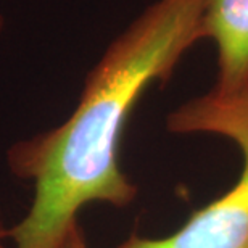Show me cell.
<instances>
[{"instance_id":"5b68a950","label":"cell","mask_w":248,"mask_h":248,"mask_svg":"<svg viewBox=\"0 0 248 248\" xmlns=\"http://www.w3.org/2000/svg\"><path fill=\"white\" fill-rule=\"evenodd\" d=\"M2 31H3V16L0 15V34H2Z\"/></svg>"},{"instance_id":"6da1fadb","label":"cell","mask_w":248,"mask_h":248,"mask_svg":"<svg viewBox=\"0 0 248 248\" xmlns=\"http://www.w3.org/2000/svg\"><path fill=\"white\" fill-rule=\"evenodd\" d=\"M203 3H152L91 69L68 120L8 147V171L31 182L32 202L13 227L0 226V244L60 248L84 206L126 208L136 200L137 187L120 166L124 126L142 93L153 82L168 81L182 55L202 39Z\"/></svg>"},{"instance_id":"3957f363","label":"cell","mask_w":248,"mask_h":248,"mask_svg":"<svg viewBox=\"0 0 248 248\" xmlns=\"http://www.w3.org/2000/svg\"><path fill=\"white\" fill-rule=\"evenodd\" d=\"M200 32L217 48L215 91L235 93L248 89V0H205Z\"/></svg>"},{"instance_id":"277c9868","label":"cell","mask_w":248,"mask_h":248,"mask_svg":"<svg viewBox=\"0 0 248 248\" xmlns=\"http://www.w3.org/2000/svg\"><path fill=\"white\" fill-rule=\"evenodd\" d=\"M60 248H89L86 237H84V231L81 224H74L71 229H69L66 239L63 240V244Z\"/></svg>"},{"instance_id":"7a4b0ae2","label":"cell","mask_w":248,"mask_h":248,"mask_svg":"<svg viewBox=\"0 0 248 248\" xmlns=\"http://www.w3.org/2000/svg\"><path fill=\"white\" fill-rule=\"evenodd\" d=\"M168 129L231 139L244 156L240 177L229 192L193 213L174 234L165 239L131 235L118 248H248V89L235 93L213 89L172 111Z\"/></svg>"},{"instance_id":"8992f818","label":"cell","mask_w":248,"mask_h":248,"mask_svg":"<svg viewBox=\"0 0 248 248\" xmlns=\"http://www.w3.org/2000/svg\"><path fill=\"white\" fill-rule=\"evenodd\" d=\"M0 248H7V247H5V245H2V244H0Z\"/></svg>"}]
</instances>
